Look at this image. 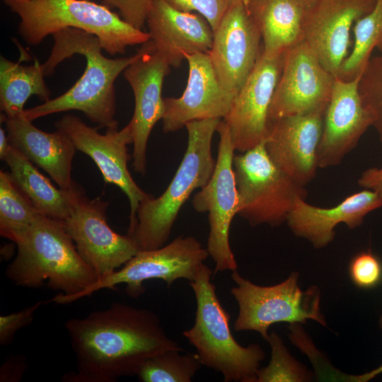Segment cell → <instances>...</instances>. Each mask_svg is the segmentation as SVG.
Here are the masks:
<instances>
[{
    "mask_svg": "<svg viewBox=\"0 0 382 382\" xmlns=\"http://www.w3.org/2000/svg\"><path fill=\"white\" fill-rule=\"evenodd\" d=\"M76 371L65 382H114L137 376L149 358L168 349L184 350L170 338L154 311L124 303L65 323Z\"/></svg>",
    "mask_w": 382,
    "mask_h": 382,
    "instance_id": "6da1fadb",
    "label": "cell"
},
{
    "mask_svg": "<svg viewBox=\"0 0 382 382\" xmlns=\"http://www.w3.org/2000/svg\"><path fill=\"white\" fill-rule=\"evenodd\" d=\"M54 45L42 64L45 76L54 73L57 65L74 54L83 55L86 69L80 79L66 92L31 108L23 115L33 121L40 117L68 110H79L98 125L108 128L118 125L115 119L116 98L115 81L137 57L110 59L102 53L99 39L84 30L68 28L52 35Z\"/></svg>",
    "mask_w": 382,
    "mask_h": 382,
    "instance_id": "7a4b0ae2",
    "label": "cell"
},
{
    "mask_svg": "<svg viewBox=\"0 0 382 382\" xmlns=\"http://www.w3.org/2000/svg\"><path fill=\"white\" fill-rule=\"evenodd\" d=\"M16 245L17 254L6 268V277L19 286L47 285L61 291L50 302L69 303L99 277L79 253L64 221L40 214Z\"/></svg>",
    "mask_w": 382,
    "mask_h": 382,
    "instance_id": "3957f363",
    "label": "cell"
},
{
    "mask_svg": "<svg viewBox=\"0 0 382 382\" xmlns=\"http://www.w3.org/2000/svg\"><path fill=\"white\" fill-rule=\"evenodd\" d=\"M222 119L210 118L187 122V146L170 183L158 197L152 195L141 201L134 224L127 234L139 250L159 248L168 240L178 213L197 188L204 187L216 166L212 155L214 134Z\"/></svg>",
    "mask_w": 382,
    "mask_h": 382,
    "instance_id": "277c9868",
    "label": "cell"
},
{
    "mask_svg": "<svg viewBox=\"0 0 382 382\" xmlns=\"http://www.w3.org/2000/svg\"><path fill=\"white\" fill-rule=\"evenodd\" d=\"M21 18L18 33L28 45H37L47 35L77 28L100 40L108 54H124L129 46L150 40L105 4L89 0H4Z\"/></svg>",
    "mask_w": 382,
    "mask_h": 382,
    "instance_id": "5b68a950",
    "label": "cell"
},
{
    "mask_svg": "<svg viewBox=\"0 0 382 382\" xmlns=\"http://www.w3.org/2000/svg\"><path fill=\"white\" fill-rule=\"evenodd\" d=\"M214 272L204 263L190 282L196 299L195 323L183 332L202 365L220 372L225 382H256L265 353L259 344L240 345L230 329V314L211 282Z\"/></svg>",
    "mask_w": 382,
    "mask_h": 382,
    "instance_id": "8992f818",
    "label": "cell"
},
{
    "mask_svg": "<svg viewBox=\"0 0 382 382\" xmlns=\"http://www.w3.org/2000/svg\"><path fill=\"white\" fill-rule=\"evenodd\" d=\"M231 277L236 283L231 294L238 305L233 323L236 331H255L266 340L270 327L278 323L306 324L313 320L327 326L320 308V288L312 285L301 290L299 272H292L283 282L268 286L253 283L237 270Z\"/></svg>",
    "mask_w": 382,
    "mask_h": 382,
    "instance_id": "52a82bcc",
    "label": "cell"
},
{
    "mask_svg": "<svg viewBox=\"0 0 382 382\" xmlns=\"http://www.w3.org/2000/svg\"><path fill=\"white\" fill-rule=\"evenodd\" d=\"M238 193L237 214L252 226H279L286 221L296 200L306 199L302 186L279 170L270 158L265 141L233 160Z\"/></svg>",
    "mask_w": 382,
    "mask_h": 382,
    "instance_id": "ba28073f",
    "label": "cell"
},
{
    "mask_svg": "<svg viewBox=\"0 0 382 382\" xmlns=\"http://www.w3.org/2000/svg\"><path fill=\"white\" fill-rule=\"evenodd\" d=\"M209 256L207 248L193 236H178L159 248L139 250L120 269L98 277L70 303L101 289H114L121 284L126 285L128 296L137 298L144 292L143 283L149 279L163 280L168 287L178 279L191 282Z\"/></svg>",
    "mask_w": 382,
    "mask_h": 382,
    "instance_id": "9c48e42d",
    "label": "cell"
},
{
    "mask_svg": "<svg viewBox=\"0 0 382 382\" xmlns=\"http://www.w3.org/2000/svg\"><path fill=\"white\" fill-rule=\"evenodd\" d=\"M218 155L214 173L208 183L197 192L192 206L198 212H208L209 233L207 250L215 263L214 273L237 270L238 264L229 242V230L237 214L238 193L233 170V147L228 125L222 120Z\"/></svg>",
    "mask_w": 382,
    "mask_h": 382,
    "instance_id": "30bf717a",
    "label": "cell"
},
{
    "mask_svg": "<svg viewBox=\"0 0 382 382\" xmlns=\"http://www.w3.org/2000/svg\"><path fill=\"white\" fill-rule=\"evenodd\" d=\"M108 205L99 197L89 199L81 187L64 221L79 253L99 277L120 269L139 250L133 238L119 234L109 226Z\"/></svg>",
    "mask_w": 382,
    "mask_h": 382,
    "instance_id": "8fae6325",
    "label": "cell"
},
{
    "mask_svg": "<svg viewBox=\"0 0 382 382\" xmlns=\"http://www.w3.org/2000/svg\"><path fill=\"white\" fill-rule=\"evenodd\" d=\"M54 126L70 138L76 150L86 154L95 162L106 183L119 187L125 193L130 204L129 226H132L140 202L150 194L138 186L127 167L132 158L127 146L133 141L130 123L120 130L118 125L110 127L102 134L97 128L68 114L56 122Z\"/></svg>",
    "mask_w": 382,
    "mask_h": 382,
    "instance_id": "7c38bea8",
    "label": "cell"
},
{
    "mask_svg": "<svg viewBox=\"0 0 382 382\" xmlns=\"http://www.w3.org/2000/svg\"><path fill=\"white\" fill-rule=\"evenodd\" d=\"M335 76L303 40L284 54L281 74L269 110V122L283 117L325 111Z\"/></svg>",
    "mask_w": 382,
    "mask_h": 382,
    "instance_id": "4fadbf2b",
    "label": "cell"
},
{
    "mask_svg": "<svg viewBox=\"0 0 382 382\" xmlns=\"http://www.w3.org/2000/svg\"><path fill=\"white\" fill-rule=\"evenodd\" d=\"M262 39L247 4L234 0L214 31L208 52L219 80L234 98L253 69Z\"/></svg>",
    "mask_w": 382,
    "mask_h": 382,
    "instance_id": "5bb4252c",
    "label": "cell"
},
{
    "mask_svg": "<svg viewBox=\"0 0 382 382\" xmlns=\"http://www.w3.org/2000/svg\"><path fill=\"white\" fill-rule=\"evenodd\" d=\"M284 54L266 57L261 52L222 119L228 125L235 151L244 153L265 141L270 107L281 74Z\"/></svg>",
    "mask_w": 382,
    "mask_h": 382,
    "instance_id": "9a60e30c",
    "label": "cell"
},
{
    "mask_svg": "<svg viewBox=\"0 0 382 382\" xmlns=\"http://www.w3.org/2000/svg\"><path fill=\"white\" fill-rule=\"evenodd\" d=\"M137 57L123 71L134 96L132 129V164L135 172L145 175L146 147L154 125L162 120L165 107L162 87L170 65L156 51L152 41L141 44Z\"/></svg>",
    "mask_w": 382,
    "mask_h": 382,
    "instance_id": "2e32d148",
    "label": "cell"
},
{
    "mask_svg": "<svg viewBox=\"0 0 382 382\" xmlns=\"http://www.w3.org/2000/svg\"><path fill=\"white\" fill-rule=\"evenodd\" d=\"M376 1L318 0L305 11L303 40L335 76L349 54L352 28L374 8Z\"/></svg>",
    "mask_w": 382,
    "mask_h": 382,
    "instance_id": "e0dca14e",
    "label": "cell"
},
{
    "mask_svg": "<svg viewBox=\"0 0 382 382\" xmlns=\"http://www.w3.org/2000/svg\"><path fill=\"white\" fill-rule=\"evenodd\" d=\"M325 111L283 117L269 122L265 150L272 163L306 186L316 174L318 150Z\"/></svg>",
    "mask_w": 382,
    "mask_h": 382,
    "instance_id": "ac0fdd59",
    "label": "cell"
},
{
    "mask_svg": "<svg viewBox=\"0 0 382 382\" xmlns=\"http://www.w3.org/2000/svg\"><path fill=\"white\" fill-rule=\"evenodd\" d=\"M361 75L350 81L335 78L324 115L318 150V168L340 164L372 126V117L363 105L359 91Z\"/></svg>",
    "mask_w": 382,
    "mask_h": 382,
    "instance_id": "d6986e66",
    "label": "cell"
},
{
    "mask_svg": "<svg viewBox=\"0 0 382 382\" xmlns=\"http://www.w3.org/2000/svg\"><path fill=\"white\" fill-rule=\"evenodd\" d=\"M185 60L189 70L183 94L164 98L162 122L166 133L181 129L191 121L223 119L233 99L219 80L208 53L189 54Z\"/></svg>",
    "mask_w": 382,
    "mask_h": 382,
    "instance_id": "ffe728a7",
    "label": "cell"
},
{
    "mask_svg": "<svg viewBox=\"0 0 382 382\" xmlns=\"http://www.w3.org/2000/svg\"><path fill=\"white\" fill-rule=\"evenodd\" d=\"M146 23L150 40L170 66L179 67L185 57L208 53L214 31L204 18L179 11L165 0H156Z\"/></svg>",
    "mask_w": 382,
    "mask_h": 382,
    "instance_id": "44dd1931",
    "label": "cell"
},
{
    "mask_svg": "<svg viewBox=\"0 0 382 382\" xmlns=\"http://www.w3.org/2000/svg\"><path fill=\"white\" fill-rule=\"evenodd\" d=\"M1 121L5 124L10 144L44 170L61 189L72 191L80 187L71 178L76 149L64 132L42 131L23 113L11 117L1 113Z\"/></svg>",
    "mask_w": 382,
    "mask_h": 382,
    "instance_id": "7402d4cb",
    "label": "cell"
},
{
    "mask_svg": "<svg viewBox=\"0 0 382 382\" xmlns=\"http://www.w3.org/2000/svg\"><path fill=\"white\" fill-rule=\"evenodd\" d=\"M382 207V201L372 190L348 196L331 208H320L299 197L289 213L286 223L297 237L308 241L316 249L328 245L335 238V228L345 224L353 229L362 224L364 217Z\"/></svg>",
    "mask_w": 382,
    "mask_h": 382,
    "instance_id": "603a6c76",
    "label": "cell"
},
{
    "mask_svg": "<svg viewBox=\"0 0 382 382\" xmlns=\"http://www.w3.org/2000/svg\"><path fill=\"white\" fill-rule=\"evenodd\" d=\"M246 4L260 30L265 56L281 55L303 41L305 10L296 1L251 0Z\"/></svg>",
    "mask_w": 382,
    "mask_h": 382,
    "instance_id": "cb8c5ba5",
    "label": "cell"
},
{
    "mask_svg": "<svg viewBox=\"0 0 382 382\" xmlns=\"http://www.w3.org/2000/svg\"><path fill=\"white\" fill-rule=\"evenodd\" d=\"M2 160L9 167L16 186L40 214L62 221L68 217L74 195L81 187L72 191L56 187L34 163L11 144Z\"/></svg>",
    "mask_w": 382,
    "mask_h": 382,
    "instance_id": "d4e9b609",
    "label": "cell"
},
{
    "mask_svg": "<svg viewBox=\"0 0 382 382\" xmlns=\"http://www.w3.org/2000/svg\"><path fill=\"white\" fill-rule=\"evenodd\" d=\"M42 64L21 65L3 56L0 57V107L8 117L21 115L28 99L37 96L43 102L50 99Z\"/></svg>",
    "mask_w": 382,
    "mask_h": 382,
    "instance_id": "484cf974",
    "label": "cell"
},
{
    "mask_svg": "<svg viewBox=\"0 0 382 382\" xmlns=\"http://www.w3.org/2000/svg\"><path fill=\"white\" fill-rule=\"evenodd\" d=\"M40 214L21 192L10 173L0 171V234L16 244Z\"/></svg>",
    "mask_w": 382,
    "mask_h": 382,
    "instance_id": "4316f807",
    "label": "cell"
},
{
    "mask_svg": "<svg viewBox=\"0 0 382 382\" xmlns=\"http://www.w3.org/2000/svg\"><path fill=\"white\" fill-rule=\"evenodd\" d=\"M353 47L341 65L337 77L350 81L360 76L375 48L382 47V0L354 25Z\"/></svg>",
    "mask_w": 382,
    "mask_h": 382,
    "instance_id": "83f0119b",
    "label": "cell"
},
{
    "mask_svg": "<svg viewBox=\"0 0 382 382\" xmlns=\"http://www.w3.org/2000/svg\"><path fill=\"white\" fill-rule=\"evenodd\" d=\"M202 365L197 353L168 349L147 359L137 376L142 382H190Z\"/></svg>",
    "mask_w": 382,
    "mask_h": 382,
    "instance_id": "f1b7e54d",
    "label": "cell"
},
{
    "mask_svg": "<svg viewBox=\"0 0 382 382\" xmlns=\"http://www.w3.org/2000/svg\"><path fill=\"white\" fill-rule=\"evenodd\" d=\"M266 341L270 346L271 359L267 366L258 369L256 382L313 381L315 374L291 354L277 333H270Z\"/></svg>",
    "mask_w": 382,
    "mask_h": 382,
    "instance_id": "f546056e",
    "label": "cell"
},
{
    "mask_svg": "<svg viewBox=\"0 0 382 382\" xmlns=\"http://www.w3.org/2000/svg\"><path fill=\"white\" fill-rule=\"evenodd\" d=\"M378 50V54L371 57L361 75L359 91L382 143V47Z\"/></svg>",
    "mask_w": 382,
    "mask_h": 382,
    "instance_id": "4dcf8cb0",
    "label": "cell"
},
{
    "mask_svg": "<svg viewBox=\"0 0 382 382\" xmlns=\"http://www.w3.org/2000/svg\"><path fill=\"white\" fill-rule=\"evenodd\" d=\"M289 328L291 342L308 355L314 366L316 378L320 381H349V374L342 373L334 367L318 349L316 352H313L314 345L301 324H289Z\"/></svg>",
    "mask_w": 382,
    "mask_h": 382,
    "instance_id": "1f68e13d",
    "label": "cell"
},
{
    "mask_svg": "<svg viewBox=\"0 0 382 382\" xmlns=\"http://www.w3.org/2000/svg\"><path fill=\"white\" fill-rule=\"evenodd\" d=\"M349 274L357 287L373 289L382 282V263L371 252H361L352 259Z\"/></svg>",
    "mask_w": 382,
    "mask_h": 382,
    "instance_id": "d6a6232c",
    "label": "cell"
},
{
    "mask_svg": "<svg viewBox=\"0 0 382 382\" xmlns=\"http://www.w3.org/2000/svg\"><path fill=\"white\" fill-rule=\"evenodd\" d=\"M173 8L184 12L197 11L214 31L234 0H165Z\"/></svg>",
    "mask_w": 382,
    "mask_h": 382,
    "instance_id": "836d02e7",
    "label": "cell"
},
{
    "mask_svg": "<svg viewBox=\"0 0 382 382\" xmlns=\"http://www.w3.org/2000/svg\"><path fill=\"white\" fill-rule=\"evenodd\" d=\"M47 301H40L13 313L0 316V345L6 346L14 340L15 335L21 329L30 325L35 312Z\"/></svg>",
    "mask_w": 382,
    "mask_h": 382,
    "instance_id": "e575fe53",
    "label": "cell"
},
{
    "mask_svg": "<svg viewBox=\"0 0 382 382\" xmlns=\"http://www.w3.org/2000/svg\"><path fill=\"white\" fill-rule=\"evenodd\" d=\"M109 8H116L121 18L132 25L141 30L148 14L156 0H100Z\"/></svg>",
    "mask_w": 382,
    "mask_h": 382,
    "instance_id": "d590c367",
    "label": "cell"
},
{
    "mask_svg": "<svg viewBox=\"0 0 382 382\" xmlns=\"http://www.w3.org/2000/svg\"><path fill=\"white\" fill-rule=\"evenodd\" d=\"M27 369L28 362L25 356H8L0 366V381L18 382L23 378Z\"/></svg>",
    "mask_w": 382,
    "mask_h": 382,
    "instance_id": "8d00e7d4",
    "label": "cell"
},
{
    "mask_svg": "<svg viewBox=\"0 0 382 382\" xmlns=\"http://www.w3.org/2000/svg\"><path fill=\"white\" fill-rule=\"evenodd\" d=\"M359 186L374 191L382 201V167L365 170L358 180Z\"/></svg>",
    "mask_w": 382,
    "mask_h": 382,
    "instance_id": "74e56055",
    "label": "cell"
},
{
    "mask_svg": "<svg viewBox=\"0 0 382 382\" xmlns=\"http://www.w3.org/2000/svg\"><path fill=\"white\" fill-rule=\"evenodd\" d=\"M382 374V364L378 367L362 374H350L349 382H368Z\"/></svg>",
    "mask_w": 382,
    "mask_h": 382,
    "instance_id": "f35d334b",
    "label": "cell"
},
{
    "mask_svg": "<svg viewBox=\"0 0 382 382\" xmlns=\"http://www.w3.org/2000/svg\"><path fill=\"white\" fill-rule=\"evenodd\" d=\"M10 146L6 129L0 128V158L2 160Z\"/></svg>",
    "mask_w": 382,
    "mask_h": 382,
    "instance_id": "ab89813d",
    "label": "cell"
},
{
    "mask_svg": "<svg viewBox=\"0 0 382 382\" xmlns=\"http://www.w3.org/2000/svg\"><path fill=\"white\" fill-rule=\"evenodd\" d=\"M296 1L305 11L311 7L318 0H294Z\"/></svg>",
    "mask_w": 382,
    "mask_h": 382,
    "instance_id": "60d3db41",
    "label": "cell"
},
{
    "mask_svg": "<svg viewBox=\"0 0 382 382\" xmlns=\"http://www.w3.org/2000/svg\"><path fill=\"white\" fill-rule=\"evenodd\" d=\"M378 324H379L380 328L382 330V314L380 316Z\"/></svg>",
    "mask_w": 382,
    "mask_h": 382,
    "instance_id": "b9f144b4",
    "label": "cell"
},
{
    "mask_svg": "<svg viewBox=\"0 0 382 382\" xmlns=\"http://www.w3.org/2000/svg\"><path fill=\"white\" fill-rule=\"evenodd\" d=\"M242 1H245V3H247V2H248V1H251V0H242Z\"/></svg>",
    "mask_w": 382,
    "mask_h": 382,
    "instance_id": "7bdbcfd3",
    "label": "cell"
}]
</instances>
